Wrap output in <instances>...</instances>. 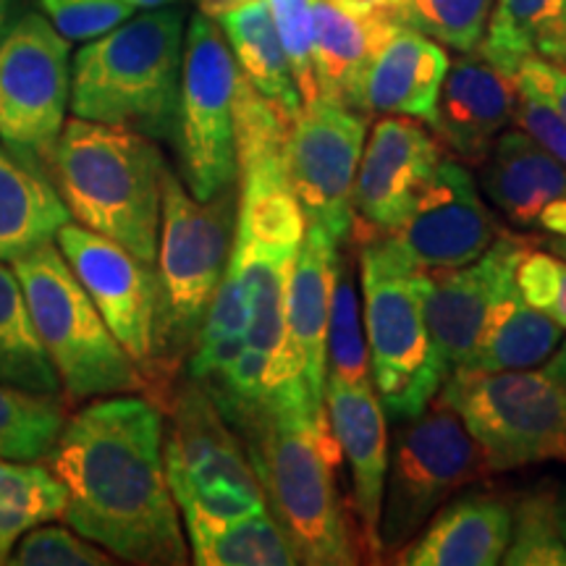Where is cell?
I'll return each mask as SVG.
<instances>
[{
  "mask_svg": "<svg viewBox=\"0 0 566 566\" xmlns=\"http://www.w3.org/2000/svg\"><path fill=\"white\" fill-rule=\"evenodd\" d=\"M163 433L166 422L150 399L101 396L69 417L48 454L66 491V525L122 562H189L163 462Z\"/></svg>",
  "mask_w": 566,
  "mask_h": 566,
  "instance_id": "6da1fadb",
  "label": "cell"
},
{
  "mask_svg": "<svg viewBox=\"0 0 566 566\" xmlns=\"http://www.w3.org/2000/svg\"><path fill=\"white\" fill-rule=\"evenodd\" d=\"M244 436L268 509L279 514L302 564H357L359 548L336 488L342 446L325 405H317L304 384L275 386Z\"/></svg>",
  "mask_w": 566,
  "mask_h": 566,
  "instance_id": "7a4b0ae2",
  "label": "cell"
},
{
  "mask_svg": "<svg viewBox=\"0 0 566 566\" xmlns=\"http://www.w3.org/2000/svg\"><path fill=\"white\" fill-rule=\"evenodd\" d=\"M166 160L145 134L71 118L48 163L74 223L122 244L142 263L158 258Z\"/></svg>",
  "mask_w": 566,
  "mask_h": 566,
  "instance_id": "3957f363",
  "label": "cell"
},
{
  "mask_svg": "<svg viewBox=\"0 0 566 566\" xmlns=\"http://www.w3.org/2000/svg\"><path fill=\"white\" fill-rule=\"evenodd\" d=\"M184 32L187 13L168 6L84 42L71 63V113L150 139H174Z\"/></svg>",
  "mask_w": 566,
  "mask_h": 566,
  "instance_id": "277c9868",
  "label": "cell"
},
{
  "mask_svg": "<svg viewBox=\"0 0 566 566\" xmlns=\"http://www.w3.org/2000/svg\"><path fill=\"white\" fill-rule=\"evenodd\" d=\"M11 268L69 399L92 401L145 391V373L111 334L59 244L48 242L21 254Z\"/></svg>",
  "mask_w": 566,
  "mask_h": 566,
  "instance_id": "5b68a950",
  "label": "cell"
},
{
  "mask_svg": "<svg viewBox=\"0 0 566 566\" xmlns=\"http://www.w3.org/2000/svg\"><path fill=\"white\" fill-rule=\"evenodd\" d=\"M359 244L370 378L386 417L405 422L422 415L441 391L430 373L422 313L428 271H420L388 233H367Z\"/></svg>",
  "mask_w": 566,
  "mask_h": 566,
  "instance_id": "8992f818",
  "label": "cell"
},
{
  "mask_svg": "<svg viewBox=\"0 0 566 566\" xmlns=\"http://www.w3.org/2000/svg\"><path fill=\"white\" fill-rule=\"evenodd\" d=\"M237 192L202 202L179 176L163 174L158 231V365L181 359L195 346L212 294L229 265L237 231Z\"/></svg>",
  "mask_w": 566,
  "mask_h": 566,
  "instance_id": "52a82bcc",
  "label": "cell"
},
{
  "mask_svg": "<svg viewBox=\"0 0 566 566\" xmlns=\"http://www.w3.org/2000/svg\"><path fill=\"white\" fill-rule=\"evenodd\" d=\"M438 399L462 417L488 472L566 462V386L546 370H457Z\"/></svg>",
  "mask_w": 566,
  "mask_h": 566,
  "instance_id": "ba28073f",
  "label": "cell"
},
{
  "mask_svg": "<svg viewBox=\"0 0 566 566\" xmlns=\"http://www.w3.org/2000/svg\"><path fill=\"white\" fill-rule=\"evenodd\" d=\"M483 475L491 472L475 438L454 407L436 396L422 415L401 422L388 449L380 554H401L459 488Z\"/></svg>",
  "mask_w": 566,
  "mask_h": 566,
  "instance_id": "9c48e42d",
  "label": "cell"
},
{
  "mask_svg": "<svg viewBox=\"0 0 566 566\" xmlns=\"http://www.w3.org/2000/svg\"><path fill=\"white\" fill-rule=\"evenodd\" d=\"M239 71L216 19L197 11L184 32L179 103L174 142L181 181L197 200L237 189V108Z\"/></svg>",
  "mask_w": 566,
  "mask_h": 566,
  "instance_id": "30bf717a",
  "label": "cell"
},
{
  "mask_svg": "<svg viewBox=\"0 0 566 566\" xmlns=\"http://www.w3.org/2000/svg\"><path fill=\"white\" fill-rule=\"evenodd\" d=\"M163 462L176 506L212 520L268 512L258 472L231 424L200 384L184 386L163 433Z\"/></svg>",
  "mask_w": 566,
  "mask_h": 566,
  "instance_id": "8fae6325",
  "label": "cell"
},
{
  "mask_svg": "<svg viewBox=\"0 0 566 566\" xmlns=\"http://www.w3.org/2000/svg\"><path fill=\"white\" fill-rule=\"evenodd\" d=\"M71 48L42 13H24L0 34V142L48 168L66 126Z\"/></svg>",
  "mask_w": 566,
  "mask_h": 566,
  "instance_id": "7c38bea8",
  "label": "cell"
},
{
  "mask_svg": "<svg viewBox=\"0 0 566 566\" xmlns=\"http://www.w3.org/2000/svg\"><path fill=\"white\" fill-rule=\"evenodd\" d=\"M294 116L296 113L260 95L239 74L233 108L239 160L233 239L279 254H294L307 229L289 176V134Z\"/></svg>",
  "mask_w": 566,
  "mask_h": 566,
  "instance_id": "4fadbf2b",
  "label": "cell"
},
{
  "mask_svg": "<svg viewBox=\"0 0 566 566\" xmlns=\"http://www.w3.org/2000/svg\"><path fill=\"white\" fill-rule=\"evenodd\" d=\"M367 139L363 113L317 97L296 111L289 134V176L304 223L342 247L354 231V179Z\"/></svg>",
  "mask_w": 566,
  "mask_h": 566,
  "instance_id": "5bb4252c",
  "label": "cell"
},
{
  "mask_svg": "<svg viewBox=\"0 0 566 566\" xmlns=\"http://www.w3.org/2000/svg\"><path fill=\"white\" fill-rule=\"evenodd\" d=\"M55 244L116 342L142 367L158 365V273L122 244L69 221Z\"/></svg>",
  "mask_w": 566,
  "mask_h": 566,
  "instance_id": "9a60e30c",
  "label": "cell"
},
{
  "mask_svg": "<svg viewBox=\"0 0 566 566\" xmlns=\"http://www.w3.org/2000/svg\"><path fill=\"white\" fill-rule=\"evenodd\" d=\"M527 250L525 239L501 231L470 265L428 271L422 313L430 342V373L441 388L475 352L495 294L512 279Z\"/></svg>",
  "mask_w": 566,
  "mask_h": 566,
  "instance_id": "2e32d148",
  "label": "cell"
},
{
  "mask_svg": "<svg viewBox=\"0 0 566 566\" xmlns=\"http://www.w3.org/2000/svg\"><path fill=\"white\" fill-rule=\"evenodd\" d=\"M501 231L472 174L443 155L405 223L388 237L420 271H449L478 260Z\"/></svg>",
  "mask_w": 566,
  "mask_h": 566,
  "instance_id": "e0dca14e",
  "label": "cell"
},
{
  "mask_svg": "<svg viewBox=\"0 0 566 566\" xmlns=\"http://www.w3.org/2000/svg\"><path fill=\"white\" fill-rule=\"evenodd\" d=\"M441 158V139L422 122L407 116L380 118L365 139L354 179V221H363L359 237L399 229Z\"/></svg>",
  "mask_w": 566,
  "mask_h": 566,
  "instance_id": "ac0fdd59",
  "label": "cell"
},
{
  "mask_svg": "<svg viewBox=\"0 0 566 566\" xmlns=\"http://www.w3.org/2000/svg\"><path fill=\"white\" fill-rule=\"evenodd\" d=\"M338 247L317 226H307L289 271L286 331L271 365V388L304 384L317 405H325V338Z\"/></svg>",
  "mask_w": 566,
  "mask_h": 566,
  "instance_id": "d6986e66",
  "label": "cell"
},
{
  "mask_svg": "<svg viewBox=\"0 0 566 566\" xmlns=\"http://www.w3.org/2000/svg\"><path fill=\"white\" fill-rule=\"evenodd\" d=\"M325 412L342 454L352 467L354 516L363 535L365 554L380 562V506L388 470L386 412L375 394L373 378L342 380L325 375Z\"/></svg>",
  "mask_w": 566,
  "mask_h": 566,
  "instance_id": "ffe728a7",
  "label": "cell"
},
{
  "mask_svg": "<svg viewBox=\"0 0 566 566\" xmlns=\"http://www.w3.org/2000/svg\"><path fill=\"white\" fill-rule=\"evenodd\" d=\"M520 90L512 74L501 71L483 53H459L449 63L438 95L433 132L459 158L480 166L495 137L514 124Z\"/></svg>",
  "mask_w": 566,
  "mask_h": 566,
  "instance_id": "44dd1931",
  "label": "cell"
},
{
  "mask_svg": "<svg viewBox=\"0 0 566 566\" xmlns=\"http://www.w3.org/2000/svg\"><path fill=\"white\" fill-rule=\"evenodd\" d=\"M313 24L321 97L363 113L365 74L399 21L373 0H313Z\"/></svg>",
  "mask_w": 566,
  "mask_h": 566,
  "instance_id": "7402d4cb",
  "label": "cell"
},
{
  "mask_svg": "<svg viewBox=\"0 0 566 566\" xmlns=\"http://www.w3.org/2000/svg\"><path fill=\"white\" fill-rule=\"evenodd\" d=\"M449 63L451 59L441 42L399 24L367 69L363 113L417 118L433 129Z\"/></svg>",
  "mask_w": 566,
  "mask_h": 566,
  "instance_id": "603a6c76",
  "label": "cell"
},
{
  "mask_svg": "<svg viewBox=\"0 0 566 566\" xmlns=\"http://www.w3.org/2000/svg\"><path fill=\"white\" fill-rule=\"evenodd\" d=\"M512 537V506L491 493L446 501L422 533L396 554L407 566H495Z\"/></svg>",
  "mask_w": 566,
  "mask_h": 566,
  "instance_id": "cb8c5ba5",
  "label": "cell"
},
{
  "mask_svg": "<svg viewBox=\"0 0 566 566\" xmlns=\"http://www.w3.org/2000/svg\"><path fill=\"white\" fill-rule=\"evenodd\" d=\"M480 184L493 208L520 229H543L548 212L566 200V168L525 129L495 137Z\"/></svg>",
  "mask_w": 566,
  "mask_h": 566,
  "instance_id": "d4e9b609",
  "label": "cell"
},
{
  "mask_svg": "<svg viewBox=\"0 0 566 566\" xmlns=\"http://www.w3.org/2000/svg\"><path fill=\"white\" fill-rule=\"evenodd\" d=\"M564 328L546 313L535 310L516 289L514 275L504 281L491 304L475 352L459 370L504 373L535 370L546 365L556 346L562 344Z\"/></svg>",
  "mask_w": 566,
  "mask_h": 566,
  "instance_id": "484cf974",
  "label": "cell"
},
{
  "mask_svg": "<svg viewBox=\"0 0 566 566\" xmlns=\"http://www.w3.org/2000/svg\"><path fill=\"white\" fill-rule=\"evenodd\" d=\"M71 216L51 176L13 155L0 142V260L13 263L21 254L55 242Z\"/></svg>",
  "mask_w": 566,
  "mask_h": 566,
  "instance_id": "4316f807",
  "label": "cell"
},
{
  "mask_svg": "<svg viewBox=\"0 0 566 566\" xmlns=\"http://www.w3.org/2000/svg\"><path fill=\"white\" fill-rule=\"evenodd\" d=\"M192 558L200 566H294L300 551L271 512L239 520H212L197 512H181Z\"/></svg>",
  "mask_w": 566,
  "mask_h": 566,
  "instance_id": "83f0119b",
  "label": "cell"
},
{
  "mask_svg": "<svg viewBox=\"0 0 566 566\" xmlns=\"http://www.w3.org/2000/svg\"><path fill=\"white\" fill-rule=\"evenodd\" d=\"M216 21L244 80L281 108L300 111V90L294 84L292 63L281 45L268 0H250Z\"/></svg>",
  "mask_w": 566,
  "mask_h": 566,
  "instance_id": "f1b7e54d",
  "label": "cell"
},
{
  "mask_svg": "<svg viewBox=\"0 0 566 566\" xmlns=\"http://www.w3.org/2000/svg\"><path fill=\"white\" fill-rule=\"evenodd\" d=\"M480 53L512 76L530 55L566 66V0H495Z\"/></svg>",
  "mask_w": 566,
  "mask_h": 566,
  "instance_id": "f546056e",
  "label": "cell"
},
{
  "mask_svg": "<svg viewBox=\"0 0 566 566\" xmlns=\"http://www.w3.org/2000/svg\"><path fill=\"white\" fill-rule=\"evenodd\" d=\"M0 384L61 396V378L34 328L24 289L0 260Z\"/></svg>",
  "mask_w": 566,
  "mask_h": 566,
  "instance_id": "4dcf8cb0",
  "label": "cell"
},
{
  "mask_svg": "<svg viewBox=\"0 0 566 566\" xmlns=\"http://www.w3.org/2000/svg\"><path fill=\"white\" fill-rule=\"evenodd\" d=\"M294 254L268 252L239 239H233L231 247L229 263L242 279L250 304L244 342L250 349L263 352L271 359L279 354L286 331V292Z\"/></svg>",
  "mask_w": 566,
  "mask_h": 566,
  "instance_id": "1f68e13d",
  "label": "cell"
},
{
  "mask_svg": "<svg viewBox=\"0 0 566 566\" xmlns=\"http://www.w3.org/2000/svg\"><path fill=\"white\" fill-rule=\"evenodd\" d=\"M66 491L51 467L0 459V564L30 530L63 520Z\"/></svg>",
  "mask_w": 566,
  "mask_h": 566,
  "instance_id": "d6a6232c",
  "label": "cell"
},
{
  "mask_svg": "<svg viewBox=\"0 0 566 566\" xmlns=\"http://www.w3.org/2000/svg\"><path fill=\"white\" fill-rule=\"evenodd\" d=\"M66 412L61 396L0 384V459L42 462L59 441Z\"/></svg>",
  "mask_w": 566,
  "mask_h": 566,
  "instance_id": "836d02e7",
  "label": "cell"
},
{
  "mask_svg": "<svg viewBox=\"0 0 566 566\" xmlns=\"http://www.w3.org/2000/svg\"><path fill=\"white\" fill-rule=\"evenodd\" d=\"M325 375L342 380L370 378V354H367L365 325L359 317L357 273L349 254L338 252L334 292H331L328 338H325Z\"/></svg>",
  "mask_w": 566,
  "mask_h": 566,
  "instance_id": "e575fe53",
  "label": "cell"
},
{
  "mask_svg": "<svg viewBox=\"0 0 566 566\" xmlns=\"http://www.w3.org/2000/svg\"><path fill=\"white\" fill-rule=\"evenodd\" d=\"M495 0H401L396 21L457 53L478 51Z\"/></svg>",
  "mask_w": 566,
  "mask_h": 566,
  "instance_id": "d590c367",
  "label": "cell"
},
{
  "mask_svg": "<svg viewBox=\"0 0 566 566\" xmlns=\"http://www.w3.org/2000/svg\"><path fill=\"white\" fill-rule=\"evenodd\" d=\"M506 566H566V541L558 525L554 493H530L512 509V537L504 554Z\"/></svg>",
  "mask_w": 566,
  "mask_h": 566,
  "instance_id": "8d00e7d4",
  "label": "cell"
},
{
  "mask_svg": "<svg viewBox=\"0 0 566 566\" xmlns=\"http://www.w3.org/2000/svg\"><path fill=\"white\" fill-rule=\"evenodd\" d=\"M113 558L105 548L82 537L76 530L40 525L19 537L9 562L11 566H105Z\"/></svg>",
  "mask_w": 566,
  "mask_h": 566,
  "instance_id": "74e56055",
  "label": "cell"
},
{
  "mask_svg": "<svg viewBox=\"0 0 566 566\" xmlns=\"http://www.w3.org/2000/svg\"><path fill=\"white\" fill-rule=\"evenodd\" d=\"M271 6L275 30H279L281 45L292 63L294 84L300 90L302 105L321 97L313 66V0H268Z\"/></svg>",
  "mask_w": 566,
  "mask_h": 566,
  "instance_id": "f35d334b",
  "label": "cell"
},
{
  "mask_svg": "<svg viewBox=\"0 0 566 566\" xmlns=\"http://www.w3.org/2000/svg\"><path fill=\"white\" fill-rule=\"evenodd\" d=\"M42 17L69 42H90L134 17L122 0H40Z\"/></svg>",
  "mask_w": 566,
  "mask_h": 566,
  "instance_id": "ab89813d",
  "label": "cell"
},
{
  "mask_svg": "<svg viewBox=\"0 0 566 566\" xmlns=\"http://www.w3.org/2000/svg\"><path fill=\"white\" fill-rule=\"evenodd\" d=\"M514 281L535 310L546 313L566 331V263L548 250H530L516 263Z\"/></svg>",
  "mask_w": 566,
  "mask_h": 566,
  "instance_id": "60d3db41",
  "label": "cell"
},
{
  "mask_svg": "<svg viewBox=\"0 0 566 566\" xmlns=\"http://www.w3.org/2000/svg\"><path fill=\"white\" fill-rule=\"evenodd\" d=\"M247 323H250V304H247L244 283L229 263L226 265L221 283H218L216 294H212V302L208 313H205V321L200 325V334L195 338V346L216 344L221 342V338L244 334Z\"/></svg>",
  "mask_w": 566,
  "mask_h": 566,
  "instance_id": "b9f144b4",
  "label": "cell"
},
{
  "mask_svg": "<svg viewBox=\"0 0 566 566\" xmlns=\"http://www.w3.org/2000/svg\"><path fill=\"white\" fill-rule=\"evenodd\" d=\"M514 122L566 168V124L546 101H541L533 92L520 90Z\"/></svg>",
  "mask_w": 566,
  "mask_h": 566,
  "instance_id": "7bdbcfd3",
  "label": "cell"
},
{
  "mask_svg": "<svg viewBox=\"0 0 566 566\" xmlns=\"http://www.w3.org/2000/svg\"><path fill=\"white\" fill-rule=\"evenodd\" d=\"M514 82L520 90L533 92V95L546 101L566 124V66L546 59L530 55L516 69Z\"/></svg>",
  "mask_w": 566,
  "mask_h": 566,
  "instance_id": "ee69618b",
  "label": "cell"
},
{
  "mask_svg": "<svg viewBox=\"0 0 566 566\" xmlns=\"http://www.w3.org/2000/svg\"><path fill=\"white\" fill-rule=\"evenodd\" d=\"M543 370H546L551 378H556L558 384L566 386V338H562V344H558L556 352L551 354V359Z\"/></svg>",
  "mask_w": 566,
  "mask_h": 566,
  "instance_id": "f6af8a7d",
  "label": "cell"
},
{
  "mask_svg": "<svg viewBox=\"0 0 566 566\" xmlns=\"http://www.w3.org/2000/svg\"><path fill=\"white\" fill-rule=\"evenodd\" d=\"M122 3L132 6L134 11H155V9H168V6H179L181 0H122Z\"/></svg>",
  "mask_w": 566,
  "mask_h": 566,
  "instance_id": "bcb514c9",
  "label": "cell"
},
{
  "mask_svg": "<svg viewBox=\"0 0 566 566\" xmlns=\"http://www.w3.org/2000/svg\"><path fill=\"white\" fill-rule=\"evenodd\" d=\"M546 250L548 252H554V254H558V258L564 260L566 263V237H551V239H546Z\"/></svg>",
  "mask_w": 566,
  "mask_h": 566,
  "instance_id": "7dc6e473",
  "label": "cell"
},
{
  "mask_svg": "<svg viewBox=\"0 0 566 566\" xmlns=\"http://www.w3.org/2000/svg\"><path fill=\"white\" fill-rule=\"evenodd\" d=\"M375 6H380V9H386L391 17H396V9L401 6V0H373Z\"/></svg>",
  "mask_w": 566,
  "mask_h": 566,
  "instance_id": "c3c4849f",
  "label": "cell"
},
{
  "mask_svg": "<svg viewBox=\"0 0 566 566\" xmlns=\"http://www.w3.org/2000/svg\"><path fill=\"white\" fill-rule=\"evenodd\" d=\"M558 525H562V535H564V541H566V501H562V504H558Z\"/></svg>",
  "mask_w": 566,
  "mask_h": 566,
  "instance_id": "681fc988",
  "label": "cell"
},
{
  "mask_svg": "<svg viewBox=\"0 0 566 566\" xmlns=\"http://www.w3.org/2000/svg\"><path fill=\"white\" fill-rule=\"evenodd\" d=\"M9 6H11V0H0V32H3V27H6V17H9Z\"/></svg>",
  "mask_w": 566,
  "mask_h": 566,
  "instance_id": "f907efd6",
  "label": "cell"
}]
</instances>
